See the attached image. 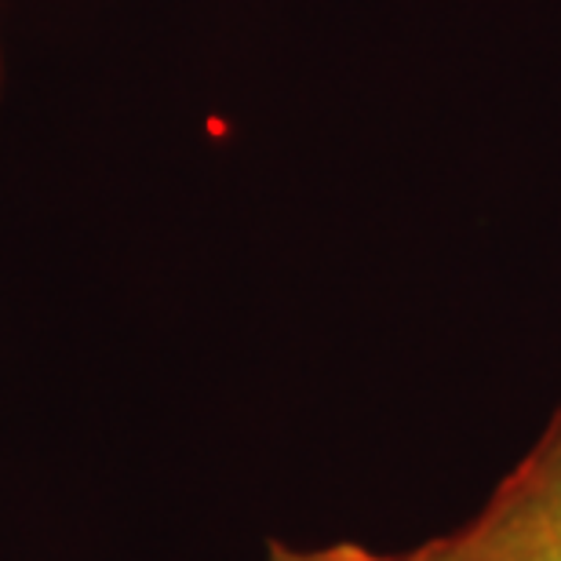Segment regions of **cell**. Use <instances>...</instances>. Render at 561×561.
Listing matches in <instances>:
<instances>
[{
	"mask_svg": "<svg viewBox=\"0 0 561 561\" xmlns=\"http://www.w3.org/2000/svg\"><path fill=\"white\" fill-rule=\"evenodd\" d=\"M412 561H561V405L478 511L426 536Z\"/></svg>",
	"mask_w": 561,
	"mask_h": 561,
	"instance_id": "obj_1",
	"label": "cell"
},
{
	"mask_svg": "<svg viewBox=\"0 0 561 561\" xmlns=\"http://www.w3.org/2000/svg\"><path fill=\"white\" fill-rule=\"evenodd\" d=\"M263 561H412V558H409V551H401V554L376 551V547L357 543V540H332V543H318V547L271 540L266 543Z\"/></svg>",
	"mask_w": 561,
	"mask_h": 561,
	"instance_id": "obj_2",
	"label": "cell"
}]
</instances>
